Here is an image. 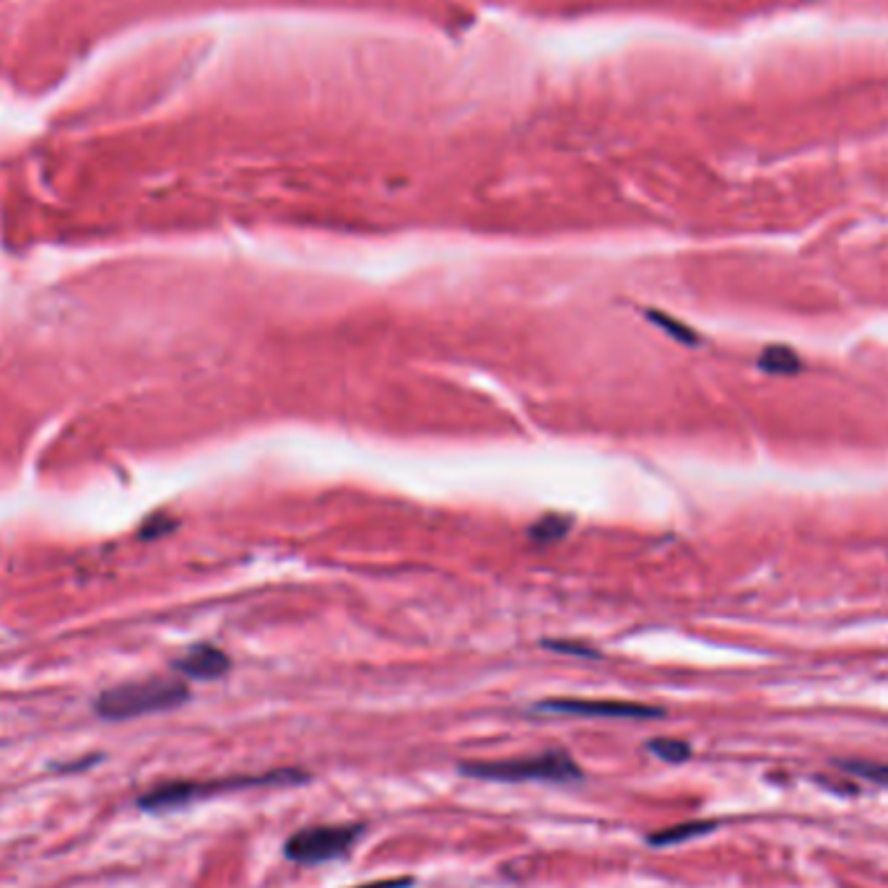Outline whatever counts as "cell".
<instances>
[{
	"label": "cell",
	"instance_id": "3957f363",
	"mask_svg": "<svg viewBox=\"0 0 888 888\" xmlns=\"http://www.w3.org/2000/svg\"><path fill=\"white\" fill-rule=\"evenodd\" d=\"M301 779H305L301 772L286 769V772H273V775H266V777H232V779H211V782H172V785H161L157 787V790L148 792V795L138 800V805L146 811L180 809V805L193 803V800L217 795V792H224V790H242V787H258V785H288V782H301Z\"/></svg>",
	"mask_w": 888,
	"mask_h": 888
},
{
	"label": "cell",
	"instance_id": "ba28073f",
	"mask_svg": "<svg viewBox=\"0 0 888 888\" xmlns=\"http://www.w3.org/2000/svg\"><path fill=\"white\" fill-rule=\"evenodd\" d=\"M650 751L657 753V756H661L663 762H670V764L686 762V758H689V753H691V749L683 743V740H670V738H657V740H652Z\"/></svg>",
	"mask_w": 888,
	"mask_h": 888
},
{
	"label": "cell",
	"instance_id": "52a82bcc",
	"mask_svg": "<svg viewBox=\"0 0 888 888\" xmlns=\"http://www.w3.org/2000/svg\"><path fill=\"white\" fill-rule=\"evenodd\" d=\"M758 367L769 374H795L800 372V356L787 346H769L758 359Z\"/></svg>",
	"mask_w": 888,
	"mask_h": 888
},
{
	"label": "cell",
	"instance_id": "30bf717a",
	"mask_svg": "<svg viewBox=\"0 0 888 888\" xmlns=\"http://www.w3.org/2000/svg\"><path fill=\"white\" fill-rule=\"evenodd\" d=\"M844 769L854 772V775L873 779V782L888 787V764H867V762H844Z\"/></svg>",
	"mask_w": 888,
	"mask_h": 888
},
{
	"label": "cell",
	"instance_id": "6da1fadb",
	"mask_svg": "<svg viewBox=\"0 0 888 888\" xmlns=\"http://www.w3.org/2000/svg\"><path fill=\"white\" fill-rule=\"evenodd\" d=\"M183 702H187V686L183 681L151 678V681L114 686L94 702V710L104 719H133L174 710Z\"/></svg>",
	"mask_w": 888,
	"mask_h": 888
},
{
	"label": "cell",
	"instance_id": "7a4b0ae2",
	"mask_svg": "<svg viewBox=\"0 0 888 888\" xmlns=\"http://www.w3.org/2000/svg\"><path fill=\"white\" fill-rule=\"evenodd\" d=\"M462 775L496 779V782H525V779H546V782H569L580 779V766L562 751L538 753V756L507 758V762L462 764Z\"/></svg>",
	"mask_w": 888,
	"mask_h": 888
},
{
	"label": "cell",
	"instance_id": "8992f818",
	"mask_svg": "<svg viewBox=\"0 0 888 888\" xmlns=\"http://www.w3.org/2000/svg\"><path fill=\"white\" fill-rule=\"evenodd\" d=\"M229 657L217 648H208V644H200L187 652L185 657H180L174 663V668L180 673H185L187 678H198V681H213V678H221L229 670Z\"/></svg>",
	"mask_w": 888,
	"mask_h": 888
},
{
	"label": "cell",
	"instance_id": "5b68a950",
	"mask_svg": "<svg viewBox=\"0 0 888 888\" xmlns=\"http://www.w3.org/2000/svg\"><path fill=\"white\" fill-rule=\"evenodd\" d=\"M541 710L577 717H614V719H650L663 715L655 706H644L634 702H592V699H551V702L541 704Z\"/></svg>",
	"mask_w": 888,
	"mask_h": 888
},
{
	"label": "cell",
	"instance_id": "277c9868",
	"mask_svg": "<svg viewBox=\"0 0 888 888\" xmlns=\"http://www.w3.org/2000/svg\"><path fill=\"white\" fill-rule=\"evenodd\" d=\"M361 837V826H320L294 834L286 842V858L301 865H318L341 858Z\"/></svg>",
	"mask_w": 888,
	"mask_h": 888
},
{
	"label": "cell",
	"instance_id": "9c48e42d",
	"mask_svg": "<svg viewBox=\"0 0 888 888\" xmlns=\"http://www.w3.org/2000/svg\"><path fill=\"white\" fill-rule=\"evenodd\" d=\"M712 824H689V826H678V829H670V831H663L657 834V837H652L650 842L652 844H670V842H681V839H689L694 837V834H702V831H710Z\"/></svg>",
	"mask_w": 888,
	"mask_h": 888
},
{
	"label": "cell",
	"instance_id": "8fae6325",
	"mask_svg": "<svg viewBox=\"0 0 888 888\" xmlns=\"http://www.w3.org/2000/svg\"><path fill=\"white\" fill-rule=\"evenodd\" d=\"M650 318H652V322H657V325H661L663 331H668L670 335H676V338L681 341V343H696V335L691 333L686 325H681V322H676L673 318H668V314L650 312Z\"/></svg>",
	"mask_w": 888,
	"mask_h": 888
},
{
	"label": "cell",
	"instance_id": "7c38bea8",
	"mask_svg": "<svg viewBox=\"0 0 888 888\" xmlns=\"http://www.w3.org/2000/svg\"><path fill=\"white\" fill-rule=\"evenodd\" d=\"M410 886V880H390V884H374V886H365V888H406Z\"/></svg>",
	"mask_w": 888,
	"mask_h": 888
}]
</instances>
